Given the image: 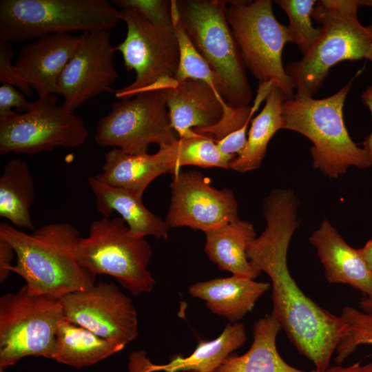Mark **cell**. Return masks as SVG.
<instances>
[{"mask_svg":"<svg viewBox=\"0 0 372 372\" xmlns=\"http://www.w3.org/2000/svg\"><path fill=\"white\" fill-rule=\"evenodd\" d=\"M65 318L96 335L123 347L138 336V318L132 300L112 282L60 298Z\"/></svg>","mask_w":372,"mask_h":372,"instance_id":"4fadbf2b","label":"cell"},{"mask_svg":"<svg viewBox=\"0 0 372 372\" xmlns=\"http://www.w3.org/2000/svg\"><path fill=\"white\" fill-rule=\"evenodd\" d=\"M171 203L165 221L170 227H188L205 233L238 219L232 190L218 189L198 171L172 175Z\"/></svg>","mask_w":372,"mask_h":372,"instance_id":"5bb4252c","label":"cell"},{"mask_svg":"<svg viewBox=\"0 0 372 372\" xmlns=\"http://www.w3.org/2000/svg\"><path fill=\"white\" fill-rule=\"evenodd\" d=\"M111 30L81 33L79 45L63 70L56 94L62 103L74 112L87 101L112 90L118 77L114 63V47L110 42Z\"/></svg>","mask_w":372,"mask_h":372,"instance_id":"9a60e30c","label":"cell"},{"mask_svg":"<svg viewBox=\"0 0 372 372\" xmlns=\"http://www.w3.org/2000/svg\"><path fill=\"white\" fill-rule=\"evenodd\" d=\"M354 77L328 97L316 99L295 95L282 103L283 129L302 134L313 143V165L324 175L338 178L349 167L372 165L367 152L351 138L343 118V107Z\"/></svg>","mask_w":372,"mask_h":372,"instance_id":"277c9868","label":"cell"},{"mask_svg":"<svg viewBox=\"0 0 372 372\" xmlns=\"http://www.w3.org/2000/svg\"><path fill=\"white\" fill-rule=\"evenodd\" d=\"M246 340L244 324L229 323L216 338L200 340L190 355H174L165 364L152 363L145 351L132 353L130 356L129 372H215L229 354L242 347Z\"/></svg>","mask_w":372,"mask_h":372,"instance_id":"d6986e66","label":"cell"},{"mask_svg":"<svg viewBox=\"0 0 372 372\" xmlns=\"http://www.w3.org/2000/svg\"><path fill=\"white\" fill-rule=\"evenodd\" d=\"M0 372H7L5 371V369H0Z\"/></svg>","mask_w":372,"mask_h":372,"instance_id":"b9f144b4","label":"cell"},{"mask_svg":"<svg viewBox=\"0 0 372 372\" xmlns=\"http://www.w3.org/2000/svg\"><path fill=\"white\" fill-rule=\"evenodd\" d=\"M34 198L35 185L28 163L20 158L9 160L0 177V216L13 226L34 231L30 209Z\"/></svg>","mask_w":372,"mask_h":372,"instance_id":"484cf974","label":"cell"},{"mask_svg":"<svg viewBox=\"0 0 372 372\" xmlns=\"http://www.w3.org/2000/svg\"><path fill=\"white\" fill-rule=\"evenodd\" d=\"M272 85L270 82L259 84L251 106L233 107L225 103L222 116L216 123L207 127L192 130L211 138L222 152L236 157L245 145L247 131L251 118L261 103L266 100Z\"/></svg>","mask_w":372,"mask_h":372,"instance_id":"83f0119b","label":"cell"},{"mask_svg":"<svg viewBox=\"0 0 372 372\" xmlns=\"http://www.w3.org/2000/svg\"><path fill=\"white\" fill-rule=\"evenodd\" d=\"M310 372H372V362L363 364L357 362L346 366L336 364L332 366H330L325 370L318 371L313 369Z\"/></svg>","mask_w":372,"mask_h":372,"instance_id":"8d00e7d4","label":"cell"},{"mask_svg":"<svg viewBox=\"0 0 372 372\" xmlns=\"http://www.w3.org/2000/svg\"><path fill=\"white\" fill-rule=\"evenodd\" d=\"M158 90L163 94L172 126L179 137L194 128L207 127L216 123L227 103L209 84L198 79L176 81L173 78Z\"/></svg>","mask_w":372,"mask_h":372,"instance_id":"e0dca14e","label":"cell"},{"mask_svg":"<svg viewBox=\"0 0 372 372\" xmlns=\"http://www.w3.org/2000/svg\"><path fill=\"white\" fill-rule=\"evenodd\" d=\"M112 3L120 9L125 7L132 8L156 25L161 27L173 25L171 1L114 0Z\"/></svg>","mask_w":372,"mask_h":372,"instance_id":"d6a6232c","label":"cell"},{"mask_svg":"<svg viewBox=\"0 0 372 372\" xmlns=\"http://www.w3.org/2000/svg\"><path fill=\"white\" fill-rule=\"evenodd\" d=\"M287 14L291 43L297 45L305 55L316 43L321 33V27L315 28L312 14L316 0H276L274 1Z\"/></svg>","mask_w":372,"mask_h":372,"instance_id":"4dcf8cb0","label":"cell"},{"mask_svg":"<svg viewBox=\"0 0 372 372\" xmlns=\"http://www.w3.org/2000/svg\"><path fill=\"white\" fill-rule=\"evenodd\" d=\"M280 322L266 315L254 324V340L240 356H229L215 372H304L287 364L279 354L276 338Z\"/></svg>","mask_w":372,"mask_h":372,"instance_id":"cb8c5ba5","label":"cell"},{"mask_svg":"<svg viewBox=\"0 0 372 372\" xmlns=\"http://www.w3.org/2000/svg\"><path fill=\"white\" fill-rule=\"evenodd\" d=\"M180 23L200 54L220 77L231 107L249 105L252 92L226 8L228 1L176 0Z\"/></svg>","mask_w":372,"mask_h":372,"instance_id":"8992f818","label":"cell"},{"mask_svg":"<svg viewBox=\"0 0 372 372\" xmlns=\"http://www.w3.org/2000/svg\"><path fill=\"white\" fill-rule=\"evenodd\" d=\"M15 254L12 245L0 238V282H4L10 272V262Z\"/></svg>","mask_w":372,"mask_h":372,"instance_id":"d590c367","label":"cell"},{"mask_svg":"<svg viewBox=\"0 0 372 372\" xmlns=\"http://www.w3.org/2000/svg\"><path fill=\"white\" fill-rule=\"evenodd\" d=\"M79 43L80 36L72 34L46 35L29 43L14 64L19 77L38 97L56 94L59 76Z\"/></svg>","mask_w":372,"mask_h":372,"instance_id":"2e32d148","label":"cell"},{"mask_svg":"<svg viewBox=\"0 0 372 372\" xmlns=\"http://www.w3.org/2000/svg\"><path fill=\"white\" fill-rule=\"evenodd\" d=\"M360 6H365L372 7V0H359Z\"/></svg>","mask_w":372,"mask_h":372,"instance_id":"60d3db41","label":"cell"},{"mask_svg":"<svg viewBox=\"0 0 372 372\" xmlns=\"http://www.w3.org/2000/svg\"><path fill=\"white\" fill-rule=\"evenodd\" d=\"M179 138L172 126L163 94L158 90L113 103L111 111L98 121L94 135L98 145L129 154H145L152 143L163 147Z\"/></svg>","mask_w":372,"mask_h":372,"instance_id":"30bf717a","label":"cell"},{"mask_svg":"<svg viewBox=\"0 0 372 372\" xmlns=\"http://www.w3.org/2000/svg\"><path fill=\"white\" fill-rule=\"evenodd\" d=\"M121 217L93 221L76 248L79 263L95 276L115 278L132 295L149 293L156 283L147 269L152 256L145 238L136 237Z\"/></svg>","mask_w":372,"mask_h":372,"instance_id":"52a82bcc","label":"cell"},{"mask_svg":"<svg viewBox=\"0 0 372 372\" xmlns=\"http://www.w3.org/2000/svg\"><path fill=\"white\" fill-rule=\"evenodd\" d=\"M340 316L348 325V333L336 348L335 361L341 364L361 344L372 345V315L347 306Z\"/></svg>","mask_w":372,"mask_h":372,"instance_id":"1f68e13d","label":"cell"},{"mask_svg":"<svg viewBox=\"0 0 372 372\" xmlns=\"http://www.w3.org/2000/svg\"><path fill=\"white\" fill-rule=\"evenodd\" d=\"M298 205L291 190L271 191L262 205L266 227L250 243L247 256L254 268L271 279L272 316L298 352L313 362L314 369L322 371L330 366L339 342L348 333V325L340 316L306 296L289 273L287 251L299 226Z\"/></svg>","mask_w":372,"mask_h":372,"instance_id":"6da1fadb","label":"cell"},{"mask_svg":"<svg viewBox=\"0 0 372 372\" xmlns=\"http://www.w3.org/2000/svg\"><path fill=\"white\" fill-rule=\"evenodd\" d=\"M270 287L268 282L233 275L196 282L188 287V292L192 297L205 300L214 314L235 323L252 311Z\"/></svg>","mask_w":372,"mask_h":372,"instance_id":"ffe728a7","label":"cell"},{"mask_svg":"<svg viewBox=\"0 0 372 372\" xmlns=\"http://www.w3.org/2000/svg\"><path fill=\"white\" fill-rule=\"evenodd\" d=\"M80 233L72 225H44L27 234L13 225L0 224V238L9 242L17 256L10 271L25 281L28 292L56 298L88 290L96 276L83 267L76 256Z\"/></svg>","mask_w":372,"mask_h":372,"instance_id":"7a4b0ae2","label":"cell"},{"mask_svg":"<svg viewBox=\"0 0 372 372\" xmlns=\"http://www.w3.org/2000/svg\"><path fill=\"white\" fill-rule=\"evenodd\" d=\"M309 241L316 248L329 283L348 285L372 303V271L359 249L349 245L327 219L312 233Z\"/></svg>","mask_w":372,"mask_h":372,"instance_id":"ac0fdd59","label":"cell"},{"mask_svg":"<svg viewBox=\"0 0 372 372\" xmlns=\"http://www.w3.org/2000/svg\"><path fill=\"white\" fill-rule=\"evenodd\" d=\"M120 17L127 30L114 50L121 53L126 69L136 73L131 84L113 90L116 98L122 100L148 90L160 81L174 79L179 47L173 25H156L130 7L120 9Z\"/></svg>","mask_w":372,"mask_h":372,"instance_id":"8fae6325","label":"cell"},{"mask_svg":"<svg viewBox=\"0 0 372 372\" xmlns=\"http://www.w3.org/2000/svg\"><path fill=\"white\" fill-rule=\"evenodd\" d=\"M167 173L171 174V170L159 151L153 154H129L112 148L105 154L101 172L94 176L109 185L143 194L156 178Z\"/></svg>","mask_w":372,"mask_h":372,"instance_id":"603a6c76","label":"cell"},{"mask_svg":"<svg viewBox=\"0 0 372 372\" xmlns=\"http://www.w3.org/2000/svg\"><path fill=\"white\" fill-rule=\"evenodd\" d=\"M359 0L317 1L312 19L322 25V33L311 49L285 71L295 95L314 96L329 70L343 61L367 59L372 52V23L363 25L358 17Z\"/></svg>","mask_w":372,"mask_h":372,"instance_id":"3957f363","label":"cell"},{"mask_svg":"<svg viewBox=\"0 0 372 372\" xmlns=\"http://www.w3.org/2000/svg\"><path fill=\"white\" fill-rule=\"evenodd\" d=\"M123 349L65 318L57 330L53 360L79 369L93 365Z\"/></svg>","mask_w":372,"mask_h":372,"instance_id":"4316f807","label":"cell"},{"mask_svg":"<svg viewBox=\"0 0 372 372\" xmlns=\"http://www.w3.org/2000/svg\"><path fill=\"white\" fill-rule=\"evenodd\" d=\"M13 55L11 43L0 39V82L12 85L30 96L33 90L19 77L14 65L11 62Z\"/></svg>","mask_w":372,"mask_h":372,"instance_id":"836d02e7","label":"cell"},{"mask_svg":"<svg viewBox=\"0 0 372 372\" xmlns=\"http://www.w3.org/2000/svg\"><path fill=\"white\" fill-rule=\"evenodd\" d=\"M60 299L34 295L24 285L0 298V369L24 357L53 359L56 333L65 319Z\"/></svg>","mask_w":372,"mask_h":372,"instance_id":"9c48e42d","label":"cell"},{"mask_svg":"<svg viewBox=\"0 0 372 372\" xmlns=\"http://www.w3.org/2000/svg\"><path fill=\"white\" fill-rule=\"evenodd\" d=\"M25 95L16 87L10 84L0 86V118L14 116L17 112L12 110L16 108L19 113L28 112L33 102L25 99Z\"/></svg>","mask_w":372,"mask_h":372,"instance_id":"e575fe53","label":"cell"},{"mask_svg":"<svg viewBox=\"0 0 372 372\" xmlns=\"http://www.w3.org/2000/svg\"><path fill=\"white\" fill-rule=\"evenodd\" d=\"M171 12L179 47V63L174 79L176 81L187 79L201 80L209 84L222 97L221 79L197 50L185 31L180 21L176 0H171Z\"/></svg>","mask_w":372,"mask_h":372,"instance_id":"f546056e","label":"cell"},{"mask_svg":"<svg viewBox=\"0 0 372 372\" xmlns=\"http://www.w3.org/2000/svg\"><path fill=\"white\" fill-rule=\"evenodd\" d=\"M205 234V252L219 269L254 280L260 274L247 256L248 247L256 238L250 222L238 218Z\"/></svg>","mask_w":372,"mask_h":372,"instance_id":"7402d4cb","label":"cell"},{"mask_svg":"<svg viewBox=\"0 0 372 372\" xmlns=\"http://www.w3.org/2000/svg\"><path fill=\"white\" fill-rule=\"evenodd\" d=\"M362 311L372 315V303L362 298L359 302Z\"/></svg>","mask_w":372,"mask_h":372,"instance_id":"ab89813d","label":"cell"},{"mask_svg":"<svg viewBox=\"0 0 372 372\" xmlns=\"http://www.w3.org/2000/svg\"><path fill=\"white\" fill-rule=\"evenodd\" d=\"M190 372H196V371H190Z\"/></svg>","mask_w":372,"mask_h":372,"instance_id":"7bdbcfd3","label":"cell"},{"mask_svg":"<svg viewBox=\"0 0 372 372\" xmlns=\"http://www.w3.org/2000/svg\"><path fill=\"white\" fill-rule=\"evenodd\" d=\"M359 251L372 271V239L369 240L363 247L359 249Z\"/></svg>","mask_w":372,"mask_h":372,"instance_id":"f35d334b","label":"cell"},{"mask_svg":"<svg viewBox=\"0 0 372 372\" xmlns=\"http://www.w3.org/2000/svg\"><path fill=\"white\" fill-rule=\"evenodd\" d=\"M272 1H228L226 15L245 67L259 84L272 83L286 99L295 96L282 61L285 45L291 43L287 25L278 21Z\"/></svg>","mask_w":372,"mask_h":372,"instance_id":"ba28073f","label":"cell"},{"mask_svg":"<svg viewBox=\"0 0 372 372\" xmlns=\"http://www.w3.org/2000/svg\"><path fill=\"white\" fill-rule=\"evenodd\" d=\"M285 100L282 91L272 85L264 107L251 121L245 145L231 163V169L245 173L260 167L269 142L279 130L283 129L282 112Z\"/></svg>","mask_w":372,"mask_h":372,"instance_id":"d4e9b609","label":"cell"},{"mask_svg":"<svg viewBox=\"0 0 372 372\" xmlns=\"http://www.w3.org/2000/svg\"><path fill=\"white\" fill-rule=\"evenodd\" d=\"M158 151L172 175L185 165L230 169L236 158L234 156L222 152L211 138L193 130L174 143L159 147Z\"/></svg>","mask_w":372,"mask_h":372,"instance_id":"f1b7e54d","label":"cell"},{"mask_svg":"<svg viewBox=\"0 0 372 372\" xmlns=\"http://www.w3.org/2000/svg\"><path fill=\"white\" fill-rule=\"evenodd\" d=\"M363 103L369 109L372 116V85L369 86L362 94ZM363 148L372 161V132L363 142Z\"/></svg>","mask_w":372,"mask_h":372,"instance_id":"74e56055","label":"cell"},{"mask_svg":"<svg viewBox=\"0 0 372 372\" xmlns=\"http://www.w3.org/2000/svg\"><path fill=\"white\" fill-rule=\"evenodd\" d=\"M88 136L83 120L58 105L56 94L38 97L30 110L0 118V154H34L57 147H77Z\"/></svg>","mask_w":372,"mask_h":372,"instance_id":"7c38bea8","label":"cell"},{"mask_svg":"<svg viewBox=\"0 0 372 372\" xmlns=\"http://www.w3.org/2000/svg\"><path fill=\"white\" fill-rule=\"evenodd\" d=\"M88 184L96 199V210L103 217L109 218L116 211L134 236L167 239L171 227L144 205L142 194L109 185L94 176H90Z\"/></svg>","mask_w":372,"mask_h":372,"instance_id":"44dd1931","label":"cell"},{"mask_svg":"<svg viewBox=\"0 0 372 372\" xmlns=\"http://www.w3.org/2000/svg\"><path fill=\"white\" fill-rule=\"evenodd\" d=\"M121 20L120 10L106 0L0 1V39L10 43L111 30Z\"/></svg>","mask_w":372,"mask_h":372,"instance_id":"5b68a950","label":"cell"}]
</instances>
